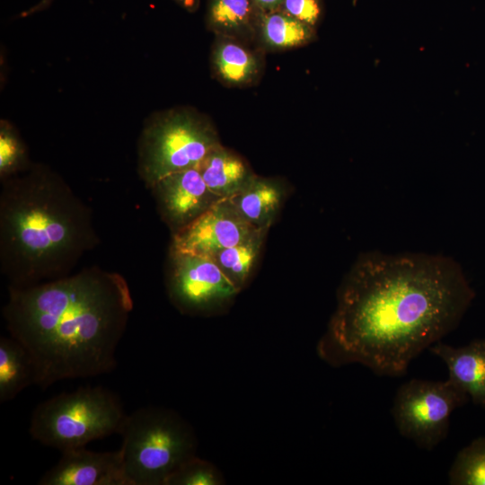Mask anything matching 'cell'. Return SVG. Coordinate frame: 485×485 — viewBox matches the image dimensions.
<instances>
[{
    "label": "cell",
    "mask_w": 485,
    "mask_h": 485,
    "mask_svg": "<svg viewBox=\"0 0 485 485\" xmlns=\"http://www.w3.org/2000/svg\"><path fill=\"white\" fill-rule=\"evenodd\" d=\"M474 296L452 258L365 253L339 288L317 353L333 366L357 363L379 375H404L417 356L457 327Z\"/></svg>",
    "instance_id": "obj_1"
},
{
    "label": "cell",
    "mask_w": 485,
    "mask_h": 485,
    "mask_svg": "<svg viewBox=\"0 0 485 485\" xmlns=\"http://www.w3.org/2000/svg\"><path fill=\"white\" fill-rule=\"evenodd\" d=\"M127 279L98 266L30 286H8L3 317L29 353L35 384L113 371L116 350L133 311Z\"/></svg>",
    "instance_id": "obj_2"
},
{
    "label": "cell",
    "mask_w": 485,
    "mask_h": 485,
    "mask_svg": "<svg viewBox=\"0 0 485 485\" xmlns=\"http://www.w3.org/2000/svg\"><path fill=\"white\" fill-rule=\"evenodd\" d=\"M99 242L91 208L48 166L1 180L0 271L9 286L68 276Z\"/></svg>",
    "instance_id": "obj_3"
},
{
    "label": "cell",
    "mask_w": 485,
    "mask_h": 485,
    "mask_svg": "<svg viewBox=\"0 0 485 485\" xmlns=\"http://www.w3.org/2000/svg\"><path fill=\"white\" fill-rule=\"evenodd\" d=\"M119 434L128 485H165L185 461L196 455L197 439L191 427L169 409H137L127 415Z\"/></svg>",
    "instance_id": "obj_4"
},
{
    "label": "cell",
    "mask_w": 485,
    "mask_h": 485,
    "mask_svg": "<svg viewBox=\"0 0 485 485\" xmlns=\"http://www.w3.org/2000/svg\"><path fill=\"white\" fill-rule=\"evenodd\" d=\"M127 415L113 392L101 386L80 387L40 403L29 431L34 440L62 453L119 434Z\"/></svg>",
    "instance_id": "obj_5"
},
{
    "label": "cell",
    "mask_w": 485,
    "mask_h": 485,
    "mask_svg": "<svg viewBox=\"0 0 485 485\" xmlns=\"http://www.w3.org/2000/svg\"><path fill=\"white\" fill-rule=\"evenodd\" d=\"M220 145L212 122L197 110L180 107L156 113L139 137V177L151 189L166 175L197 168Z\"/></svg>",
    "instance_id": "obj_6"
},
{
    "label": "cell",
    "mask_w": 485,
    "mask_h": 485,
    "mask_svg": "<svg viewBox=\"0 0 485 485\" xmlns=\"http://www.w3.org/2000/svg\"><path fill=\"white\" fill-rule=\"evenodd\" d=\"M469 399L448 379H412L398 389L392 413L401 435L432 450L445 438L452 412Z\"/></svg>",
    "instance_id": "obj_7"
},
{
    "label": "cell",
    "mask_w": 485,
    "mask_h": 485,
    "mask_svg": "<svg viewBox=\"0 0 485 485\" xmlns=\"http://www.w3.org/2000/svg\"><path fill=\"white\" fill-rule=\"evenodd\" d=\"M166 288L174 306L190 315L219 311L241 291L212 258L172 251H169Z\"/></svg>",
    "instance_id": "obj_8"
},
{
    "label": "cell",
    "mask_w": 485,
    "mask_h": 485,
    "mask_svg": "<svg viewBox=\"0 0 485 485\" xmlns=\"http://www.w3.org/2000/svg\"><path fill=\"white\" fill-rule=\"evenodd\" d=\"M257 230L241 216L230 198H221L172 234L170 251L210 257L245 241Z\"/></svg>",
    "instance_id": "obj_9"
},
{
    "label": "cell",
    "mask_w": 485,
    "mask_h": 485,
    "mask_svg": "<svg viewBox=\"0 0 485 485\" xmlns=\"http://www.w3.org/2000/svg\"><path fill=\"white\" fill-rule=\"evenodd\" d=\"M150 190L160 216L172 234L221 199L208 189L197 168L166 175Z\"/></svg>",
    "instance_id": "obj_10"
},
{
    "label": "cell",
    "mask_w": 485,
    "mask_h": 485,
    "mask_svg": "<svg viewBox=\"0 0 485 485\" xmlns=\"http://www.w3.org/2000/svg\"><path fill=\"white\" fill-rule=\"evenodd\" d=\"M40 485H128L120 451L94 452L80 447L62 452L59 461L40 479Z\"/></svg>",
    "instance_id": "obj_11"
},
{
    "label": "cell",
    "mask_w": 485,
    "mask_h": 485,
    "mask_svg": "<svg viewBox=\"0 0 485 485\" xmlns=\"http://www.w3.org/2000/svg\"><path fill=\"white\" fill-rule=\"evenodd\" d=\"M428 349L446 365L448 380L473 403L485 407V339L459 348L438 341Z\"/></svg>",
    "instance_id": "obj_12"
},
{
    "label": "cell",
    "mask_w": 485,
    "mask_h": 485,
    "mask_svg": "<svg viewBox=\"0 0 485 485\" xmlns=\"http://www.w3.org/2000/svg\"><path fill=\"white\" fill-rule=\"evenodd\" d=\"M248 42L225 36H216L211 52L215 76L233 87L254 84L262 70V59Z\"/></svg>",
    "instance_id": "obj_13"
},
{
    "label": "cell",
    "mask_w": 485,
    "mask_h": 485,
    "mask_svg": "<svg viewBox=\"0 0 485 485\" xmlns=\"http://www.w3.org/2000/svg\"><path fill=\"white\" fill-rule=\"evenodd\" d=\"M285 195V187L278 180L255 175L230 200L252 226L269 230L278 214Z\"/></svg>",
    "instance_id": "obj_14"
},
{
    "label": "cell",
    "mask_w": 485,
    "mask_h": 485,
    "mask_svg": "<svg viewBox=\"0 0 485 485\" xmlns=\"http://www.w3.org/2000/svg\"><path fill=\"white\" fill-rule=\"evenodd\" d=\"M208 189L220 198L237 194L256 174L240 155L222 145L197 167Z\"/></svg>",
    "instance_id": "obj_15"
},
{
    "label": "cell",
    "mask_w": 485,
    "mask_h": 485,
    "mask_svg": "<svg viewBox=\"0 0 485 485\" xmlns=\"http://www.w3.org/2000/svg\"><path fill=\"white\" fill-rule=\"evenodd\" d=\"M259 11L252 0H207L206 23L216 36L255 40Z\"/></svg>",
    "instance_id": "obj_16"
},
{
    "label": "cell",
    "mask_w": 485,
    "mask_h": 485,
    "mask_svg": "<svg viewBox=\"0 0 485 485\" xmlns=\"http://www.w3.org/2000/svg\"><path fill=\"white\" fill-rule=\"evenodd\" d=\"M314 36L309 26L280 10L260 13L255 40L269 51L287 50L309 43Z\"/></svg>",
    "instance_id": "obj_17"
},
{
    "label": "cell",
    "mask_w": 485,
    "mask_h": 485,
    "mask_svg": "<svg viewBox=\"0 0 485 485\" xmlns=\"http://www.w3.org/2000/svg\"><path fill=\"white\" fill-rule=\"evenodd\" d=\"M35 384L33 362L13 337L0 338V401L14 399L22 390Z\"/></svg>",
    "instance_id": "obj_18"
},
{
    "label": "cell",
    "mask_w": 485,
    "mask_h": 485,
    "mask_svg": "<svg viewBox=\"0 0 485 485\" xmlns=\"http://www.w3.org/2000/svg\"><path fill=\"white\" fill-rule=\"evenodd\" d=\"M267 232L266 229H259L245 241L210 256L239 290L253 270Z\"/></svg>",
    "instance_id": "obj_19"
},
{
    "label": "cell",
    "mask_w": 485,
    "mask_h": 485,
    "mask_svg": "<svg viewBox=\"0 0 485 485\" xmlns=\"http://www.w3.org/2000/svg\"><path fill=\"white\" fill-rule=\"evenodd\" d=\"M453 485H485V437H478L456 455L449 471Z\"/></svg>",
    "instance_id": "obj_20"
},
{
    "label": "cell",
    "mask_w": 485,
    "mask_h": 485,
    "mask_svg": "<svg viewBox=\"0 0 485 485\" xmlns=\"http://www.w3.org/2000/svg\"><path fill=\"white\" fill-rule=\"evenodd\" d=\"M31 164L25 145L17 131L6 120H1L0 180L19 173Z\"/></svg>",
    "instance_id": "obj_21"
},
{
    "label": "cell",
    "mask_w": 485,
    "mask_h": 485,
    "mask_svg": "<svg viewBox=\"0 0 485 485\" xmlns=\"http://www.w3.org/2000/svg\"><path fill=\"white\" fill-rule=\"evenodd\" d=\"M224 479L211 463L196 455L185 461L166 481L165 485H220Z\"/></svg>",
    "instance_id": "obj_22"
},
{
    "label": "cell",
    "mask_w": 485,
    "mask_h": 485,
    "mask_svg": "<svg viewBox=\"0 0 485 485\" xmlns=\"http://www.w3.org/2000/svg\"><path fill=\"white\" fill-rule=\"evenodd\" d=\"M278 10L312 27L316 25L322 13L320 0H283Z\"/></svg>",
    "instance_id": "obj_23"
},
{
    "label": "cell",
    "mask_w": 485,
    "mask_h": 485,
    "mask_svg": "<svg viewBox=\"0 0 485 485\" xmlns=\"http://www.w3.org/2000/svg\"><path fill=\"white\" fill-rule=\"evenodd\" d=\"M259 13L278 10L283 0H252Z\"/></svg>",
    "instance_id": "obj_24"
},
{
    "label": "cell",
    "mask_w": 485,
    "mask_h": 485,
    "mask_svg": "<svg viewBox=\"0 0 485 485\" xmlns=\"http://www.w3.org/2000/svg\"><path fill=\"white\" fill-rule=\"evenodd\" d=\"M54 0H40L38 4H36L34 6H32L31 8H30L29 10H26L24 11L21 16L22 17H26V16H29L31 14H33L35 13H38V12H41L43 11L44 9L48 8L50 4L53 2Z\"/></svg>",
    "instance_id": "obj_25"
},
{
    "label": "cell",
    "mask_w": 485,
    "mask_h": 485,
    "mask_svg": "<svg viewBox=\"0 0 485 485\" xmlns=\"http://www.w3.org/2000/svg\"><path fill=\"white\" fill-rule=\"evenodd\" d=\"M178 4H180L181 7L188 11H195L198 7V0H173Z\"/></svg>",
    "instance_id": "obj_26"
}]
</instances>
